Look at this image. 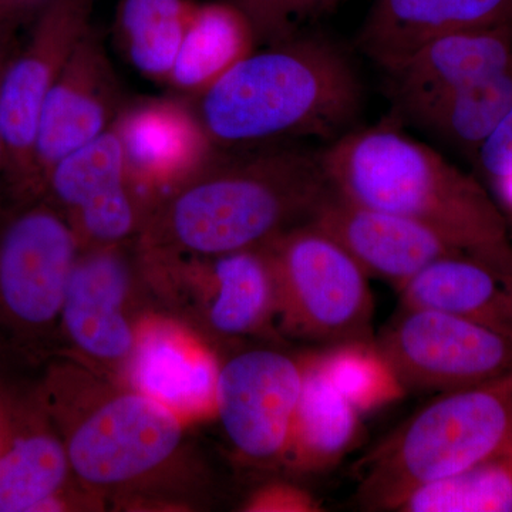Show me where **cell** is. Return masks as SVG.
<instances>
[{"label":"cell","instance_id":"obj_1","mask_svg":"<svg viewBox=\"0 0 512 512\" xmlns=\"http://www.w3.org/2000/svg\"><path fill=\"white\" fill-rule=\"evenodd\" d=\"M363 86L352 60L326 37L299 35L256 47L194 100L221 150L288 137L332 141L353 130Z\"/></svg>","mask_w":512,"mask_h":512},{"label":"cell","instance_id":"obj_2","mask_svg":"<svg viewBox=\"0 0 512 512\" xmlns=\"http://www.w3.org/2000/svg\"><path fill=\"white\" fill-rule=\"evenodd\" d=\"M330 188L320 153L276 144L244 154L222 150L158 204L147 245L201 256L265 247L308 222Z\"/></svg>","mask_w":512,"mask_h":512},{"label":"cell","instance_id":"obj_3","mask_svg":"<svg viewBox=\"0 0 512 512\" xmlns=\"http://www.w3.org/2000/svg\"><path fill=\"white\" fill-rule=\"evenodd\" d=\"M333 190L426 225L468 256L512 275L503 221L473 181L392 126L352 130L320 151Z\"/></svg>","mask_w":512,"mask_h":512},{"label":"cell","instance_id":"obj_4","mask_svg":"<svg viewBox=\"0 0 512 512\" xmlns=\"http://www.w3.org/2000/svg\"><path fill=\"white\" fill-rule=\"evenodd\" d=\"M512 444V369L441 393L400 424L363 460L362 507L394 505L431 481L453 476Z\"/></svg>","mask_w":512,"mask_h":512},{"label":"cell","instance_id":"obj_5","mask_svg":"<svg viewBox=\"0 0 512 512\" xmlns=\"http://www.w3.org/2000/svg\"><path fill=\"white\" fill-rule=\"evenodd\" d=\"M80 241L45 197L0 185V367L33 359L59 318Z\"/></svg>","mask_w":512,"mask_h":512},{"label":"cell","instance_id":"obj_6","mask_svg":"<svg viewBox=\"0 0 512 512\" xmlns=\"http://www.w3.org/2000/svg\"><path fill=\"white\" fill-rule=\"evenodd\" d=\"M278 311L293 335L322 345L373 339L369 275L335 239L309 222L265 245Z\"/></svg>","mask_w":512,"mask_h":512},{"label":"cell","instance_id":"obj_7","mask_svg":"<svg viewBox=\"0 0 512 512\" xmlns=\"http://www.w3.org/2000/svg\"><path fill=\"white\" fill-rule=\"evenodd\" d=\"M96 0H49L30 36L13 47L0 76L5 184L20 198L40 197L33 150L47 94L93 28Z\"/></svg>","mask_w":512,"mask_h":512},{"label":"cell","instance_id":"obj_8","mask_svg":"<svg viewBox=\"0 0 512 512\" xmlns=\"http://www.w3.org/2000/svg\"><path fill=\"white\" fill-rule=\"evenodd\" d=\"M404 389L450 392L512 369V338L471 320L403 308L375 339Z\"/></svg>","mask_w":512,"mask_h":512},{"label":"cell","instance_id":"obj_9","mask_svg":"<svg viewBox=\"0 0 512 512\" xmlns=\"http://www.w3.org/2000/svg\"><path fill=\"white\" fill-rule=\"evenodd\" d=\"M42 195L76 231L96 247L121 244L138 228L146 197L128 177L116 127L53 165Z\"/></svg>","mask_w":512,"mask_h":512},{"label":"cell","instance_id":"obj_10","mask_svg":"<svg viewBox=\"0 0 512 512\" xmlns=\"http://www.w3.org/2000/svg\"><path fill=\"white\" fill-rule=\"evenodd\" d=\"M302 382V362L274 350H249L220 369L215 407L238 451L255 461L285 457Z\"/></svg>","mask_w":512,"mask_h":512},{"label":"cell","instance_id":"obj_11","mask_svg":"<svg viewBox=\"0 0 512 512\" xmlns=\"http://www.w3.org/2000/svg\"><path fill=\"white\" fill-rule=\"evenodd\" d=\"M183 429L174 410L143 393L110 400L74 430L70 468L90 484L126 483L164 463Z\"/></svg>","mask_w":512,"mask_h":512},{"label":"cell","instance_id":"obj_12","mask_svg":"<svg viewBox=\"0 0 512 512\" xmlns=\"http://www.w3.org/2000/svg\"><path fill=\"white\" fill-rule=\"evenodd\" d=\"M103 37L92 28L47 94L33 150L37 194L53 165L116 124L126 106Z\"/></svg>","mask_w":512,"mask_h":512},{"label":"cell","instance_id":"obj_13","mask_svg":"<svg viewBox=\"0 0 512 512\" xmlns=\"http://www.w3.org/2000/svg\"><path fill=\"white\" fill-rule=\"evenodd\" d=\"M131 183L144 197L173 194L218 156L191 100L181 96L127 101L116 124Z\"/></svg>","mask_w":512,"mask_h":512},{"label":"cell","instance_id":"obj_14","mask_svg":"<svg viewBox=\"0 0 512 512\" xmlns=\"http://www.w3.org/2000/svg\"><path fill=\"white\" fill-rule=\"evenodd\" d=\"M308 222L335 239L367 275L384 279L397 291L431 262L466 255L426 225L359 204L333 188Z\"/></svg>","mask_w":512,"mask_h":512},{"label":"cell","instance_id":"obj_15","mask_svg":"<svg viewBox=\"0 0 512 512\" xmlns=\"http://www.w3.org/2000/svg\"><path fill=\"white\" fill-rule=\"evenodd\" d=\"M505 26L437 37L387 72L400 116L414 124L450 94L510 69L511 43Z\"/></svg>","mask_w":512,"mask_h":512},{"label":"cell","instance_id":"obj_16","mask_svg":"<svg viewBox=\"0 0 512 512\" xmlns=\"http://www.w3.org/2000/svg\"><path fill=\"white\" fill-rule=\"evenodd\" d=\"M511 18L512 0H373L357 45L390 72L437 37Z\"/></svg>","mask_w":512,"mask_h":512},{"label":"cell","instance_id":"obj_17","mask_svg":"<svg viewBox=\"0 0 512 512\" xmlns=\"http://www.w3.org/2000/svg\"><path fill=\"white\" fill-rule=\"evenodd\" d=\"M119 245L94 247L79 255L60 311L70 339L99 359H121L134 348L123 312L130 276Z\"/></svg>","mask_w":512,"mask_h":512},{"label":"cell","instance_id":"obj_18","mask_svg":"<svg viewBox=\"0 0 512 512\" xmlns=\"http://www.w3.org/2000/svg\"><path fill=\"white\" fill-rule=\"evenodd\" d=\"M397 292L403 308L450 313L512 338V275L473 256L437 259Z\"/></svg>","mask_w":512,"mask_h":512},{"label":"cell","instance_id":"obj_19","mask_svg":"<svg viewBox=\"0 0 512 512\" xmlns=\"http://www.w3.org/2000/svg\"><path fill=\"white\" fill-rule=\"evenodd\" d=\"M32 400L16 397L0 447V512L56 511L70 463L63 444L39 420Z\"/></svg>","mask_w":512,"mask_h":512},{"label":"cell","instance_id":"obj_20","mask_svg":"<svg viewBox=\"0 0 512 512\" xmlns=\"http://www.w3.org/2000/svg\"><path fill=\"white\" fill-rule=\"evenodd\" d=\"M302 369L301 397L284 458L296 473L319 476L355 446L362 413L333 386L318 355L305 357Z\"/></svg>","mask_w":512,"mask_h":512},{"label":"cell","instance_id":"obj_21","mask_svg":"<svg viewBox=\"0 0 512 512\" xmlns=\"http://www.w3.org/2000/svg\"><path fill=\"white\" fill-rule=\"evenodd\" d=\"M256 47L241 10L227 0L195 2L167 86L194 101Z\"/></svg>","mask_w":512,"mask_h":512},{"label":"cell","instance_id":"obj_22","mask_svg":"<svg viewBox=\"0 0 512 512\" xmlns=\"http://www.w3.org/2000/svg\"><path fill=\"white\" fill-rule=\"evenodd\" d=\"M218 373L210 356L161 330L144 336L134 353L133 382L138 392L175 413L215 403Z\"/></svg>","mask_w":512,"mask_h":512},{"label":"cell","instance_id":"obj_23","mask_svg":"<svg viewBox=\"0 0 512 512\" xmlns=\"http://www.w3.org/2000/svg\"><path fill=\"white\" fill-rule=\"evenodd\" d=\"M214 279L212 326L225 335H244L278 311V285L265 247L210 256Z\"/></svg>","mask_w":512,"mask_h":512},{"label":"cell","instance_id":"obj_24","mask_svg":"<svg viewBox=\"0 0 512 512\" xmlns=\"http://www.w3.org/2000/svg\"><path fill=\"white\" fill-rule=\"evenodd\" d=\"M194 5V0H120L117 45L134 70L167 84Z\"/></svg>","mask_w":512,"mask_h":512},{"label":"cell","instance_id":"obj_25","mask_svg":"<svg viewBox=\"0 0 512 512\" xmlns=\"http://www.w3.org/2000/svg\"><path fill=\"white\" fill-rule=\"evenodd\" d=\"M393 511L512 512V444L460 473L414 488Z\"/></svg>","mask_w":512,"mask_h":512},{"label":"cell","instance_id":"obj_26","mask_svg":"<svg viewBox=\"0 0 512 512\" xmlns=\"http://www.w3.org/2000/svg\"><path fill=\"white\" fill-rule=\"evenodd\" d=\"M512 106V66L450 94L414 123L431 137L481 146Z\"/></svg>","mask_w":512,"mask_h":512},{"label":"cell","instance_id":"obj_27","mask_svg":"<svg viewBox=\"0 0 512 512\" xmlns=\"http://www.w3.org/2000/svg\"><path fill=\"white\" fill-rule=\"evenodd\" d=\"M316 355L333 386L360 413L396 402L407 393L375 340L336 343Z\"/></svg>","mask_w":512,"mask_h":512},{"label":"cell","instance_id":"obj_28","mask_svg":"<svg viewBox=\"0 0 512 512\" xmlns=\"http://www.w3.org/2000/svg\"><path fill=\"white\" fill-rule=\"evenodd\" d=\"M241 10L254 30L258 47L274 45L301 33L306 20L315 18L339 0H227Z\"/></svg>","mask_w":512,"mask_h":512},{"label":"cell","instance_id":"obj_29","mask_svg":"<svg viewBox=\"0 0 512 512\" xmlns=\"http://www.w3.org/2000/svg\"><path fill=\"white\" fill-rule=\"evenodd\" d=\"M480 161L484 170L497 180L512 175V106L481 143Z\"/></svg>","mask_w":512,"mask_h":512},{"label":"cell","instance_id":"obj_30","mask_svg":"<svg viewBox=\"0 0 512 512\" xmlns=\"http://www.w3.org/2000/svg\"><path fill=\"white\" fill-rule=\"evenodd\" d=\"M249 508L256 511H325L323 504L315 495L293 485H279L262 491L249 504Z\"/></svg>","mask_w":512,"mask_h":512},{"label":"cell","instance_id":"obj_31","mask_svg":"<svg viewBox=\"0 0 512 512\" xmlns=\"http://www.w3.org/2000/svg\"><path fill=\"white\" fill-rule=\"evenodd\" d=\"M15 403L16 392L0 386V447H2L3 439H5L6 433H8Z\"/></svg>","mask_w":512,"mask_h":512},{"label":"cell","instance_id":"obj_32","mask_svg":"<svg viewBox=\"0 0 512 512\" xmlns=\"http://www.w3.org/2000/svg\"><path fill=\"white\" fill-rule=\"evenodd\" d=\"M16 37L13 32L8 33L2 40H0V76H2L3 66L12 52L13 47L16 46ZM5 183V148H3L2 134H0V184Z\"/></svg>","mask_w":512,"mask_h":512},{"label":"cell","instance_id":"obj_33","mask_svg":"<svg viewBox=\"0 0 512 512\" xmlns=\"http://www.w3.org/2000/svg\"><path fill=\"white\" fill-rule=\"evenodd\" d=\"M498 181V187H500L501 195H503L504 201L512 208V175L508 177L500 178Z\"/></svg>","mask_w":512,"mask_h":512},{"label":"cell","instance_id":"obj_34","mask_svg":"<svg viewBox=\"0 0 512 512\" xmlns=\"http://www.w3.org/2000/svg\"><path fill=\"white\" fill-rule=\"evenodd\" d=\"M12 32V28H10V23L6 22V20L0 19V40L3 39L8 33Z\"/></svg>","mask_w":512,"mask_h":512}]
</instances>
